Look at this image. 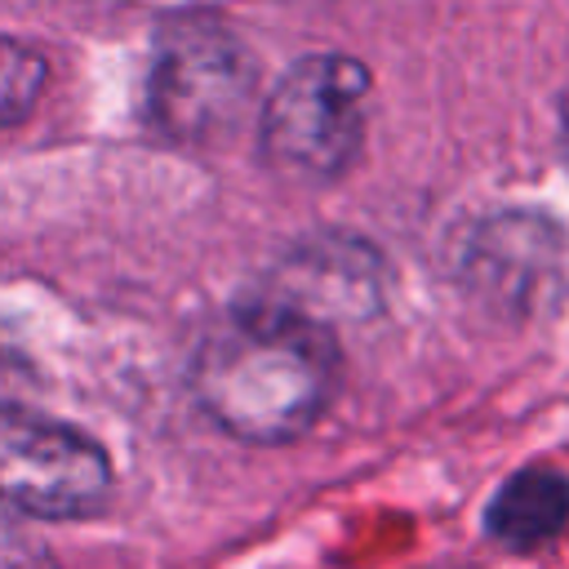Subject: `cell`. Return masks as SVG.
I'll return each mask as SVG.
<instances>
[{
    "mask_svg": "<svg viewBox=\"0 0 569 569\" xmlns=\"http://www.w3.org/2000/svg\"><path fill=\"white\" fill-rule=\"evenodd\" d=\"M338 338L267 302H236L191 356V396L244 445H293L338 391Z\"/></svg>",
    "mask_w": 569,
    "mask_h": 569,
    "instance_id": "1",
    "label": "cell"
},
{
    "mask_svg": "<svg viewBox=\"0 0 569 569\" xmlns=\"http://www.w3.org/2000/svg\"><path fill=\"white\" fill-rule=\"evenodd\" d=\"M373 76L351 53H302L267 89L258 107V151L267 169L289 182H333L342 178L369 124Z\"/></svg>",
    "mask_w": 569,
    "mask_h": 569,
    "instance_id": "2",
    "label": "cell"
},
{
    "mask_svg": "<svg viewBox=\"0 0 569 569\" xmlns=\"http://www.w3.org/2000/svg\"><path fill=\"white\" fill-rule=\"evenodd\" d=\"M258 98L249 44L218 18H169L156 31L147 71L151 124L187 147L227 142Z\"/></svg>",
    "mask_w": 569,
    "mask_h": 569,
    "instance_id": "3",
    "label": "cell"
},
{
    "mask_svg": "<svg viewBox=\"0 0 569 569\" xmlns=\"http://www.w3.org/2000/svg\"><path fill=\"white\" fill-rule=\"evenodd\" d=\"M111 493V458L84 431L27 405H0V511L40 520L93 516Z\"/></svg>",
    "mask_w": 569,
    "mask_h": 569,
    "instance_id": "4",
    "label": "cell"
},
{
    "mask_svg": "<svg viewBox=\"0 0 569 569\" xmlns=\"http://www.w3.org/2000/svg\"><path fill=\"white\" fill-rule=\"evenodd\" d=\"M453 276L480 311L533 320L565 284V236L533 209H498L462 231Z\"/></svg>",
    "mask_w": 569,
    "mask_h": 569,
    "instance_id": "5",
    "label": "cell"
},
{
    "mask_svg": "<svg viewBox=\"0 0 569 569\" xmlns=\"http://www.w3.org/2000/svg\"><path fill=\"white\" fill-rule=\"evenodd\" d=\"M249 298L333 333L338 325H360L382 311L387 262L351 231H311L267 267Z\"/></svg>",
    "mask_w": 569,
    "mask_h": 569,
    "instance_id": "6",
    "label": "cell"
},
{
    "mask_svg": "<svg viewBox=\"0 0 569 569\" xmlns=\"http://www.w3.org/2000/svg\"><path fill=\"white\" fill-rule=\"evenodd\" d=\"M569 525V476L556 467H525L498 485L485 507V533L507 551H538Z\"/></svg>",
    "mask_w": 569,
    "mask_h": 569,
    "instance_id": "7",
    "label": "cell"
},
{
    "mask_svg": "<svg viewBox=\"0 0 569 569\" xmlns=\"http://www.w3.org/2000/svg\"><path fill=\"white\" fill-rule=\"evenodd\" d=\"M44 80H49L44 58L31 44H18V40L0 36V129L31 116V107L44 93Z\"/></svg>",
    "mask_w": 569,
    "mask_h": 569,
    "instance_id": "8",
    "label": "cell"
},
{
    "mask_svg": "<svg viewBox=\"0 0 569 569\" xmlns=\"http://www.w3.org/2000/svg\"><path fill=\"white\" fill-rule=\"evenodd\" d=\"M0 569H58L40 547L31 542H9L0 538Z\"/></svg>",
    "mask_w": 569,
    "mask_h": 569,
    "instance_id": "9",
    "label": "cell"
},
{
    "mask_svg": "<svg viewBox=\"0 0 569 569\" xmlns=\"http://www.w3.org/2000/svg\"><path fill=\"white\" fill-rule=\"evenodd\" d=\"M27 382V369H22V360L0 342V405H13L18 400V387Z\"/></svg>",
    "mask_w": 569,
    "mask_h": 569,
    "instance_id": "10",
    "label": "cell"
}]
</instances>
